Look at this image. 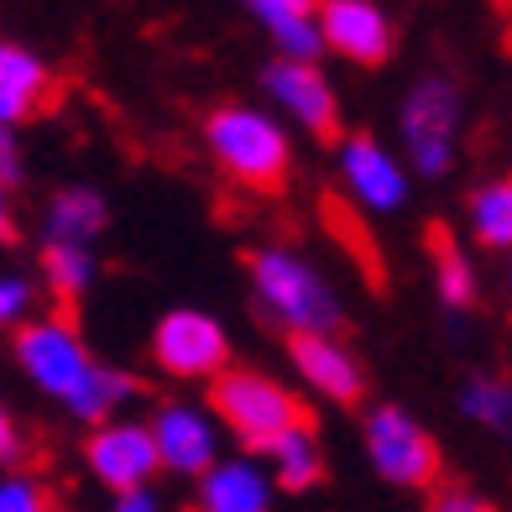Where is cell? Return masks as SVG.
<instances>
[{"instance_id": "44dd1931", "label": "cell", "mask_w": 512, "mask_h": 512, "mask_svg": "<svg viewBox=\"0 0 512 512\" xmlns=\"http://www.w3.org/2000/svg\"><path fill=\"white\" fill-rule=\"evenodd\" d=\"M465 215H471V236L486 251H512V173L486 178L481 189H471L465 199Z\"/></svg>"}, {"instance_id": "277c9868", "label": "cell", "mask_w": 512, "mask_h": 512, "mask_svg": "<svg viewBox=\"0 0 512 512\" xmlns=\"http://www.w3.org/2000/svg\"><path fill=\"white\" fill-rule=\"evenodd\" d=\"M465 95L450 74H424L398 110V142L418 178H445L460 157Z\"/></svg>"}, {"instance_id": "f546056e", "label": "cell", "mask_w": 512, "mask_h": 512, "mask_svg": "<svg viewBox=\"0 0 512 512\" xmlns=\"http://www.w3.org/2000/svg\"><path fill=\"white\" fill-rule=\"evenodd\" d=\"M16 236V183L0 178V241Z\"/></svg>"}, {"instance_id": "9a60e30c", "label": "cell", "mask_w": 512, "mask_h": 512, "mask_svg": "<svg viewBox=\"0 0 512 512\" xmlns=\"http://www.w3.org/2000/svg\"><path fill=\"white\" fill-rule=\"evenodd\" d=\"M272 471L256 460H209L199 471V507L204 512H267L272 507Z\"/></svg>"}, {"instance_id": "ac0fdd59", "label": "cell", "mask_w": 512, "mask_h": 512, "mask_svg": "<svg viewBox=\"0 0 512 512\" xmlns=\"http://www.w3.org/2000/svg\"><path fill=\"white\" fill-rule=\"evenodd\" d=\"M37 283L53 304L74 309L79 298L100 283V256L95 246H79V241H42L37 251Z\"/></svg>"}, {"instance_id": "7c38bea8", "label": "cell", "mask_w": 512, "mask_h": 512, "mask_svg": "<svg viewBox=\"0 0 512 512\" xmlns=\"http://www.w3.org/2000/svg\"><path fill=\"white\" fill-rule=\"evenodd\" d=\"M319 37L324 53L356 68H382L398 48V27L377 0H319Z\"/></svg>"}, {"instance_id": "52a82bcc", "label": "cell", "mask_w": 512, "mask_h": 512, "mask_svg": "<svg viewBox=\"0 0 512 512\" xmlns=\"http://www.w3.org/2000/svg\"><path fill=\"white\" fill-rule=\"evenodd\" d=\"M84 471L95 476L105 492H131V486H152L162 460H157V439L152 424L142 418H105V424H89L84 434Z\"/></svg>"}, {"instance_id": "1f68e13d", "label": "cell", "mask_w": 512, "mask_h": 512, "mask_svg": "<svg viewBox=\"0 0 512 512\" xmlns=\"http://www.w3.org/2000/svg\"><path fill=\"white\" fill-rule=\"evenodd\" d=\"M507 288H512V267H507Z\"/></svg>"}, {"instance_id": "8fae6325", "label": "cell", "mask_w": 512, "mask_h": 512, "mask_svg": "<svg viewBox=\"0 0 512 512\" xmlns=\"http://www.w3.org/2000/svg\"><path fill=\"white\" fill-rule=\"evenodd\" d=\"M288 361L304 377V387L324 403L356 408L366 398V366L356 361V351L345 340H335V330H293L288 335Z\"/></svg>"}, {"instance_id": "9c48e42d", "label": "cell", "mask_w": 512, "mask_h": 512, "mask_svg": "<svg viewBox=\"0 0 512 512\" xmlns=\"http://www.w3.org/2000/svg\"><path fill=\"white\" fill-rule=\"evenodd\" d=\"M152 361L178 382H209L220 366H230V335L215 314L204 309H173L152 330Z\"/></svg>"}, {"instance_id": "5b68a950", "label": "cell", "mask_w": 512, "mask_h": 512, "mask_svg": "<svg viewBox=\"0 0 512 512\" xmlns=\"http://www.w3.org/2000/svg\"><path fill=\"white\" fill-rule=\"evenodd\" d=\"M361 445H366L371 471L387 486H398V492H429V486L445 476V450H439V439L398 403H382V408L366 413Z\"/></svg>"}, {"instance_id": "484cf974", "label": "cell", "mask_w": 512, "mask_h": 512, "mask_svg": "<svg viewBox=\"0 0 512 512\" xmlns=\"http://www.w3.org/2000/svg\"><path fill=\"white\" fill-rule=\"evenodd\" d=\"M0 178L16 183L21 189V178H27V152H21V126L11 121H0Z\"/></svg>"}, {"instance_id": "5bb4252c", "label": "cell", "mask_w": 512, "mask_h": 512, "mask_svg": "<svg viewBox=\"0 0 512 512\" xmlns=\"http://www.w3.org/2000/svg\"><path fill=\"white\" fill-rule=\"evenodd\" d=\"M53 100V68L42 63L32 48L0 37V121L27 126Z\"/></svg>"}, {"instance_id": "83f0119b", "label": "cell", "mask_w": 512, "mask_h": 512, "mask_svg": "<svg viewBox=\"0 0 512 512\" xmlns=\"http://www.w3.org/2000/svg\"><path fill=\"white\" fill-rule=\"evenodd\" d=\"M21 455H27V434H21L16 413L0 403V465H16Z\"/></svg>"}, {"instance_id": "4dcf8cb0", "label": "cell", "mask_w": 512, "mask_h": 512, "mask_svg": "<svg viewBox=\"0 0 512 512\" xmlns=\"http://www.w3.org/2000/svg\"><path fill=\"white\" fill-rule=\"evenodd\" d=\"M492 6H502V11H512V0H492Z\"/></svg>"}, {"instance_id": "ba28073f", "label": "cell", "mask_w": 512, "mask_h": 512, "mask_svg": "<svg viewBox=\"0 0 512 512\" xmlns=\"http://www.w3.org/2000/svg\"><path fill=\"white\" fill-rule=\"evenodd\" d=\"M262 89L293 126H304L314 136V142H340V95H335L330 74L319 68V58L277 53L262 68Z\"/></svg>"}, {"instance_id": "f1b7e54d", "label": "cell", "mask_w": 512, "mask_h": 512, "mask_svg": "<svg viewBox=\"0 0 512 512\" xmlns=\"http://www.w3.org/2000/svg\"><path fill=\"white\" fill-rule=\"evenodd\" d=\"M115 512H157V492H152V486H131V492H115Z\"/></svg>"}, {"instance_id": "d6986e66", "label": "cell", "mask_w": 512, "mask_h": 512, "mask_svg": "<svg viewBox=\"0 0 512 512\" xmlns=\"http://www.w3.org/2000/svg\"><path fill=\"white\" fill-rule=\"evenodd\" d=\"M262 455H267V471H272L277 492H314V486L324 481V445H319V434L309 429V418L293 424V429H283Z\"/></svg>"}, {"instance_id": "6da1fadb", "label": "cell", "mask_w": 512, "mask_h": 512, "mask_svg": "<svg viewBox=\"0 0 512 512\" xmlns=\"http://www.w3.org/2000/svg\"><path fill=\"white\" fill-rule=\"evenodd\" d=\"M204 152L209 162L246 194H283L293 178V142L267 110L215 105L204 115Z\"/></svg>"}, {"instance_id": "cb8c5ba5", "label": "cell", "mask_w": 512, "mask_h": 512, "mask_svg": "<svg viewBox=\"0 0 512 512\" xmlns=\"http://www.w3.org/2000/svg\"><path fill=\"white\" fill-rule=\"evenodd\" d=\"M37 298H42V283L27 272H0V335H11L21 319L37 314Z\"/></svg>"}, {"instance_id": "2e32d148", "label": "cell", "mask_w": 512, "mask_h": 512, "mask_svg": "<svg viewBox=\"0 0 512 512\" xmlns=\"http://www.w3.org/2000/svg\"><path fill=\"white\" fill-rule=\"evenodd\" d=\"M110 225V204L100 189L89 183H63V189L48 199L42 209V241H79V246H95Z\"/></svg>"}, {"instance_id": "30bf717a", "label": "cell", "mask_w": 512, "mask_h": 512, "mask_svg": "<svg viewBox=\"0 0 512 512\" xmlns=\"http://www.w3.org/2000/svg\"><path fill=\"white\" fill-rule=\"evenodd\" d=\"M340 189L351 194L361 209H371V215H398V209L408 204L413 183H408V162L398 152H387L377 136L366 131H351L340 136Z\"/></svg>"}, {"instance_id": "e0dca14e", "label": "cell", "mask_w": 512, "mask_h": 512, "mask_svg": "<svg viewBox=\"0 0 512 512\" xmlns=\"http://www.w3.org/2000/svg\"><path fill=\"white\" fill-rule=\"evenodd\" d=\"M241 6L262 21V32L272 37L277 53H288V58H319L324 53L319 0H241Z\"/></svg>"}, {"instance_id": "3957f363", "label": "cell", "mask_w": 512, "mask_h": 512, "mask_svg": "<svg viewBox=\"0 0 512 512\" xmlns=\"http://www.w3.org/2000/svg\"><path fill=\"white\" fill-rule=\"evenodd\" d=\"M209 413L220 418V429L236 439L246 455H262L283 429L309 418L293 387H283L277 377L251 371V366H220L215 377H209Z\"/></svg>"}, {"instance_id": "7a4b0ae2", "label": "cell", "mask_w": 512, "mask_h": 512, "mask_svg": "<svg viewBox=\"0 0 512 512\" xmlns=\"http://www.w3.org/2000/svg\"><path fill=\"white\" fill-rule=\"evenodd\" d=\"M246 277H251V298L277 330L293 335V330H335L345 324L340 309V293L330 288L309 256H298L288 246H262V251H246Z\"/></svg>"}, {"instance_id": "7402d4cb", "label": "cell", "mask_w": 512, "mask_h": 512, "mask_svg": "<svg viewBox=\"0 0 512 512\" xmlns=\"http://www.w3.org/2000/svg\"><path fill=\"white\" fill-rule=\"evenodd\" d=\"M136 398V382L126 377V371H115V366H89V377L79 382V392L68 398V418H79V424H105V418H115L126 403Z\"/></svg>"}, {"instance_id": "603a6c76", "label": "cell", "mask_w": 512, "mask_h": 512, "mask_svg": "<svg viewBox=\"0 0 512 512\" xmlns=\"http://www.w3.org/2000/svg\"><path fill=\"white\" fill-rule=\"evenodd\" d=\"M460 413L471 418V424H481L492 439L512 445V382H502V377H476V382H465Z\"/></svg>"}, {"instance_id": "4fadbf2b", "label": "cell", "mask_w": 512, "mask_h": 512, "mask_svg": "<svg viewBox=\"0 0 512 512\" xmlns=\"http://www.w3.org/2000/svg\"><path fill=\"white\" fill-rule=\"evenodd\" d=\"M152 439H157L162 471L189 476V481H199V471L220 455L209 403H204V408H199V403H162V408L152 413Z\"/></svg>"}, {"instance_id": "4316f807", "label": "cell", "mask_w": 512, "mask_h": 512, "mask_svg": "<svg viewBox=\"0 0 512 512\" xmlns=\"http://www.w3.org/2000/svg\"><path fill=\"white\" fill-rule=\"evenodd\" d=\"M429 507H434V512H481L486 502L471 492V486H445V481H434V486H429Z\"/></svg>"}, {"instance_id": "8992f818", "label": "cell", "mask_w": 512, "mask_h": 512, "mask_svg": "<svg viewBox=\"0 0 512 512\" xmlns=\"http://www.w3.org/2000/svg\"><path fill=\"white\" fill-rule=\"evenodd\" d=\"M11 351H16L21 377H27L42 398H53V403L74 398L79 382L89 377V366H95V356H89V345L79 335V324L68 314H32V319H21L11 330Z\"/></svg>"}, {"instance_id": "ffe728a7", "label": "cell", "mask_w": 512, "mask_h": 512, "mask_svg": "<svg viewBox=\"0 0 512 512\" xmlns=\"http://www.w3.org/2000/svg\"><path fill=\"white\" fill-rule=\"evenodd\" d=\"M429 251H434V293L439 304H445L450 314H465L476 309L481 298V283H476V267H471V251H460V241L450 236L445 225H429Z\"/></svg>"}, {"instance_id": "d4e9b609", "label": "cell", "mask_w": 512, "mask_h": 512, "mask_svg": "<svg viewBox=\"0 0 512 512\" xmlns=\"http://www.w3.org/2000/svg\"><path fill=\"white\" fill-rule=\"evenodd\" d=\"M48 507H53L48 481L16 471V465H0V512H48Z\"/></svg>"}]
</instances>
